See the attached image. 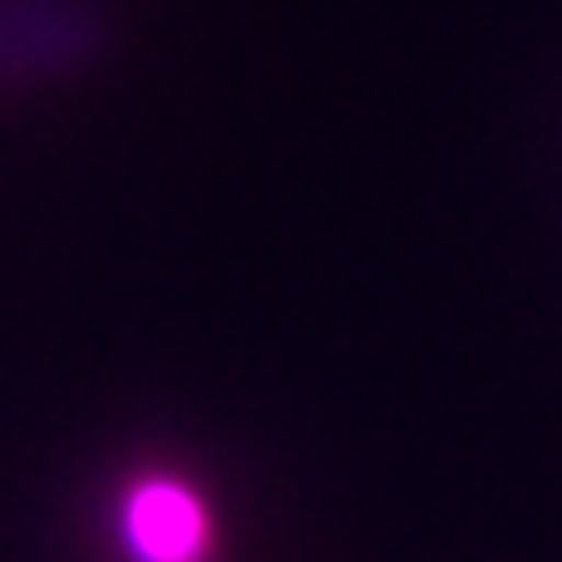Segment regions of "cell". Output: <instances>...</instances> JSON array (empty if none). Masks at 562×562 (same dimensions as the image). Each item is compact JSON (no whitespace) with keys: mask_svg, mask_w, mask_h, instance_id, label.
<instances>
[{"mask_svg":"<svg viewBox=\"0 0 562 562\" xmlns=\"http://www.w3.org/2000/svg\"><path fill=\"white\" fill-rule=\"evenodd\" d=\"M124 538L138 562H198L207 543V514L178 479H138L124 498Z\"/></svg>","mask_w":562,"mask_h":562,"instance_id":"cell-1","label":"cell"}]
</instances>
